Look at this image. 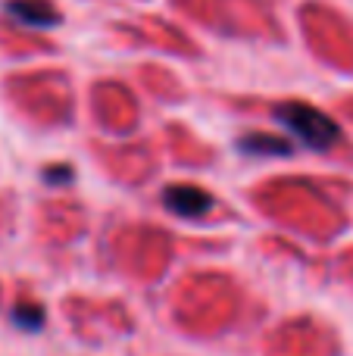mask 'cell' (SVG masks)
<instances>
[{"label":"cell","mask_w":353,"mask_h":356,"mask_svg":"<svg viewBox=\"0 0 353 356\" xmlns=\"http://www.w3.org/2000/svg\"><path fill=\"white\" fill-rule=\"evenodd\" d=\"M275 116H279V122L285 125L288 131H294L310 150H329V147H335L338 138H341V129H338L335 119L325 116L322 110H316V106H310V104H300V100L279 104Z\"/></svg>","instance_id":"1"},{"label":"cell","mask_w":353,"mask_h":356,"mask_svg":"<svg viewBox=\"0 0 353 356\" xmlns=\"http://www.w3.org/2000/svg\"><path fill=\"white\" fill-rule=\"evenodd\" d=\"M163 203H166L169 213L181 216V219H200V216L210 213L213 197L197 184H169L163 191Z\"/></svg>","instance_id":"2"},{"label":"cell","mask_w":353,"mask_h":356,"mask_svg":"<svg viewBox=\"0 0 353 356\" xmlns=\"http://www.w3.org/2000/svg\"><path fill=\"white\" fill-rule=\"evenodd\" d=\"M6 10H10V16H16L19 22L38 25V29L56 25V19H60L56 6H50L47 0H10V3H6Z\"/></svg>","instance_id":"3"},{"label":"cell","mask_w":353,"mask_h":356,"mask_svg":"<svg viewBox=\"0 0 353 356\" xmlns=\"http://www.w3.org/2000/svg\"><path fill=\"white\" fill-rule=\"evenodd\" d=\"M238 147L244 154H291V144L281 141V138H272V135H247L238 141Z\"/></svg>","instance_id":"4"},{"label":"cell","mask_w":353,"mask_h":356,"mask_svg":"<svg viewBox=\"0 0 353 356\" xmlns=\"http://www.w3.org/2000/svg\"><path fill=\"white\" fill-rule=\"evenodd\" d=\"M13 322H16L19 328L38 332V328L44 325V309L38 307V303H16V309H13Z\"/></svg>","instance_id":"5"}]
</instances>
